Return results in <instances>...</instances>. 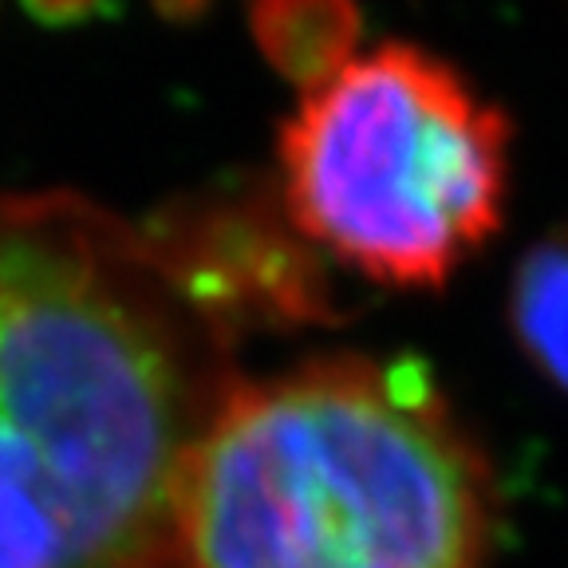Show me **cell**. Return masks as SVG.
Here are the masks:
<instances>
[{
	"label": "cell",
	"instance_id": "cell-3",
	"mask_svg": "<svg viewBox=\"0 0 568 568\" xmlns=\"http://www.w3.org/2000/svg\"><path fill=\"white\" fill-rule=\"evenodd\" d=\"M281 170L312 245L367 281L435 288L501 222L506 119L450 63L379 44L312 71Z\"/></svg>",
	"mask_w": 568,
	"mask_h": 568
},
{
	"label": "cell",
	"instance_id": "cell-4",
	"mask_svg": "<svg viewBox=\"0 0 568 568\" xmlns=\"http://www.w3.org/2000/svg\"><path fill=\"white\" fill-rule=\"evenodd\" d=\"M514 328L541 372L568 387V233L532 248L517 273Z\"/></svg>",
	"mask_w": 568,
	"mask_h": 568
},
{
	"label": "cell",
	"instance_id": "cell-1",
	"mask_svg": "<svg viewBox=\"0 0 568 568\" xmlns=\"http://www.w3.org/2000/svg\"><path fill=\"white\" fill-rule=\"evenodd\" d=\"M222 395L151 248L0 194V568H186L182 478Z\"/></svg>",
	"mask_w": 568,
	"mask_h": 568
},
{
	"label": "cell",
	"instance_id": "cell-2",
	"mask_svg": "<svg viewBox=\"0 0 568 568\" xmlns=\"http://www.w3.org/2000/svg\"><path fill=\"white\" fill-rule=\"evenodd\" d=\"M178 541L186 568H478L489 486L415 367L320 359L225 387Z\"/></svg>",
	"mask_w": 568,
	"mask_h": 568
}]
</instances>
